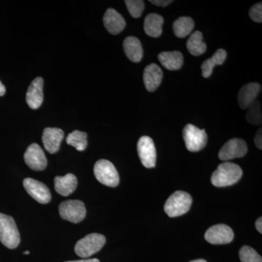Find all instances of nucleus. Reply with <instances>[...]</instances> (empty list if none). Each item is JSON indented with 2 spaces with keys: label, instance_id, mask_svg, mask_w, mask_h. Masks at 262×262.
I'll list each match as a JSON object with an SVG mask.
<instances>
[{
  "label": "nucleus",
  "instance_id": "obj_1",
  "mask_svg": "<svg viewBox=\"0 0 262 262\" xmlns=\"http://www.w3.org/2000/svg\"><path fill=\"white\" fill-rule=\"evenodd\" d=\"M243 176L242 168L237 164L225 162L220 164L211 177V183L216 187H225L236 184Z\"/></svg>",
  "mask_w": 262,
  "mask_h": 262
},
{
  "label": "nucleus",
  "instance_id": "obj_2",
  "mask_svg": "<svg viewBox=\"0 0 262 262\" xmlns=\"http://www.w3.org/2000/svg\"><path fill=\"white\" fill-rule=\"evenodd\" d=\"M192 203V198L189 193L177 191L169 196L164 210L169 217L180 216L189 211Z\"/></svg>",
  "mask_w": 262,
  "mask_h": 262
},
{
  "label": "nucleus",
  "instance_id": "obj_3",
  "mask_svg": "<svg viewBox=\"0 0 262 262\" xmlns=\"http://www.w3.org/2000/svg\"><path fill=\"white\" fill-rule=\"evenodd\" d=\"M0 241L5 247L14 249L20 244V233L15 220L10 215L0 213Z\"/></svg>",
  "mask_w": 262,
  "mask_h": 262
},
{
  "label": "nucleus",
  "instance_id": "obj_4",
  "mask_svg": "<svg viewBox=\"0 0 262 262\" xmlns=\"http://www.w3.org/2000/svg\"><path fill=\"white\" fill-rule=\"evenodd\" d=\"M106 243V237L103 234L92 233L88 234L80 239L75 245V251L81 258H89L98 252Z\"/></svg>",
  "mask_w": 262,
  "mask_h": 262
},
{
  "label": "nucleus",
  "instance_id": "obj_5",
  "mask_svg": "<svg viewBox=\"0 0 262 262\" xmlns=\"http://www.w3.org/2000/svg\"><path fill=\"white\" fill-rule=\"evenodd\" d=\"M94 175L103 185L110 187H117L120 182L118 172L115 165L106 160H99L94 165Z\"/></svg>",
  "mask_w": 262,
  "mask_h": 262
},
{
  "label": "nucleus",
  "instance_id": "obj_6",
  "mask_svg": "<svg viewBox=\"0 0 262 262\" xmlns=\"http://www.w3.org/2000/svg\"><path fill=\"white\" fill-rule=\"evenodd\" d=\"M183 138L186 147L189 151H199L205 148L208 136L204 129H200L192 124H188L183 130Z\"/></svg>",
  "mask_w": 262,
  "mask_h": 262
},
{
  "label": "nucleus",
  "instance_id": "obj_7",
  "mask_svg": "<svg viewBox=\"0 0 262 262\" xmlns=\"http://www.w3.org/2000/svg\"><path fill=\"white\" fill-rule=\"evenodd\" d=\"M59 214L63 220L72 223H80L85 218V206L83 202L80 201H63L59 206Z\"/></svg>",
  "mask_w": 262,
  "mask_h": 262
},
{
  "label": "nucleus",
  "instance_id": "obj_8",
  "mask_svg": "<svg viewBox=\"0 0 262 262\" xmlns=\"http://www.w3.org/2000/svg\"><path fill=\"white\" fill-rule=\"evenodd\" d=\"M137 150L142 165L146 168H155L157 153L152 139L149 136H141L138 141Z\"/></svg>",
  "mask_w": 262,
  "mask_h": 262
},
{
  "label": "nucleus",
  "instance_id": "obj_9",
  "mask_svg": "<svg viewBox=\"0 0 262 262\" xmlns=\"http://www.w3.org/2000/svg\"><path fill=\"white\" fill-rule=\"evenodd\" d=\"M234 236L230 227L221 224L210 227L205 234V239L213 245L228 244L233 241Z\"/></svg>",
  "mask_w": 262,
  "mask_h": 262
},
{
  "label": "nucleus",
  "instance_id": "obj_10",
  "mask_svg": "<svg viewBox=\"0 0 262 262\" xmlns=\"http://www.w3.org/2000/svg\"><path fill=\"white\" fill-rule=\"evenodd\" d=\"M248 151L246 141L241 139H230L222 146L219 152V158L224 161L243 158Z\"/></svg>",
  "mask_w": 262,
  "mask_h": 262
},
{
  "label": "nucleus",
  "instance_id": "obj_11",
  "mask_svg": "<svg viewBox=\"0 0 262 262\" xmlns=\"http://www.w3.org/2000/svg\"><path fill=\"white\" fill-rule=\"evenodd\" d=\"M24 158L26 164L33 170L41 171L47 167V158L42 148L37 144H31L24 153Z\"/></svg>",
  "mask_w": 262,
  "mask_h": 262
},
{
  "label": "nucleus",
  "instance_id": "obj_12",
  "mask_svg": "<svg viewBox=\"0 0 262 262\" xmlns=\"http://www.w3.org/2000/svg\"><path fill=\"white\" fill-rule=\"evenodd\" d=\"M24 187L29 195L38 203L46 204L51 200V194L46 184L31 178L24 180Z\"/></svg>",
  "mask_w": 262,
  "mask_h": 262
},
{
  "label": "nucleus",
  "instance_id": "obj_13",
  "mask_svg": "<svg viewBox=\"0 0 262 262\" xmlns=\"http://www.w3.org/2000/svg\"><path fill=\"white\" fill-rule=\"evenodd\" d=\"M64 137V133L57 127H47L43 131L42 143L45 149L51 154L58 152L61 141Z\"/></svg>",
  "mask_w": 262,
  "mask_h": 262
},
{
  "label": "nucleus",
  "instance_id": "obj_14",
  "mask_svg": "<svg viewBox=\"0 0 262 262\" xmlns=\"http://www.w3.org/2000/svg\"><path fill=\"white\" fill-rule=\"evenodd\" d=\"M43 84L44 80L42 77H37L29 85L26 96V101L29 107L32 110H37L42 105L44 98Z\"/></svg>",
  "mask_w": 262,
  "mask_h": 262
},
{
  "label": "nucleus",
  "instance_id": "obj_15",
  "mask_svg": "<svg viewBox=\"0 0 262 262\" xmlns=\"http://www.w3.org/2000/svg\"><path fill=\"white\" fill-rule=\"evenodd\" d=\"M103 24L105 28L112 34H118L125 29V19L117 10L110 8L106 10L103 16Z\"/></svg>",
  "mask_w": 262,
  "mask_h": 262
},
{
  "label": "nucleus",
  "instance_id": "obj_16",
  "mask_svg": "<svg viewBox=\"0 0 262 262\" xmlns=\"http://www.w3.org/2000/svg\"><path fill=\"white\" fill-rule=\"evenodd\" d=\"M261 91V84L257 82H250L245 84L239 90L238 103L243 110H246L253 102Z\"/></svg>",
  "mask_w": 262,
  "mask_h": 262
},
{
  "label": "nucleus",
  "instance_id": "obj_17",
  "mask_svg": "<svg viewBox=\"0 0 262 262\" xmlns=\"http://www.w3.org/2000/svg\"><path fill=\"white\" fill-rule=\"evenodd\" d=\"M163 73L159 66L151 63L146 67L144 72V84L149 92H154L159 87L163 80Z\"/></svg>",
  "mask_w": 262,
  "mask_h": 262
},
{
  "label": "nucleus",
  "instance_id": "obj_18",
  "mask_svg": "<svg viewBox=\"0 0 262 262\" xmlns=\"http://www.w3.org/2000/svg\"><path fill=\"white\" fill-rule=\"evenodd\" d=\"M55 189L62 196H69L75 192L77 187V179L74 174L68 173L64 177H56L54 179Z\"/></svg>",
  "mask_w": 262,
  "mask_h": 262
},
{
  "label": "nucleus",
  "instance_id": "obj_19",
  "mask_svg": "<svg viewBox=\"0 0 262 262\" xmlns=\"http://www.w3.org/2000/svg\"><path fill=\"white\" fill-rule=\"evenodd\" d=\"M123 48L125 55L131 61L138 63L142 59L144 51H143L140 40L138 38L135 37L125 38L123 42Z\"/></svg>",
  "mask_w": 262,
  "mask_h": 262
},
{
  "label": "nucleus",
  "instance_id": "obj_20",
  "mask_svg": "<svg viewBox=\"0 0 262 262\" xmlns=\"http://www.w3.org/2000/svg\"><path fill=\"white\" fill-rule=\"evenodd\" d=\"M158 59L165 69L170 71L180 70L184 63V57L179 51L163 52Z\"/></svg>",
  "mask_w": 262,
  "mask_h": 262
},
{
  "label": "nucleus",
  "instance_id": "obj_21",
  "mask_svg": "<svg viewBox=\"0 0 262 262\" xmlns=\"http://www.w3.org/2000/svg\"><path fill=\"white\" fill-rule=\"evenodd\" d=\"M164 19L157 13H150L144 20V29L145 33L151 37H159L163 32Z\"/></svg>",
  "mask_w": 262,
  "mask_h": 262
},
{
  "label": "nucleus",
  "instance_id": "obj_22",
  "mask_svg": "<svg viewBox=\"0 0 262 262\" xmlns=\"http://www.w3.org/2000/svg\"><path fill=\"white\" fill-rule=\"evenodd\" d=\"M227 53L225 50L219 49L213 55L211 58H208L203 62L201 65L202 75L205 78L211 77L213 73L215 66L222 65L225 63L227 58Z\"/></svg>",
  "mask_w": 262,
  "mask_h": 262
},
{
  "label": "nucleus",
  "instance_id": "obj_23",
  "mask_svg": "<svg viewBox=\"0 0 262 262\" xmlns=\"http://www.w3.org/2000/svg\"><path fill=\"white\" fill-rule=\"evenodd\" d=\"M187 48L192 56H201L207 50L206 43L203 42V34L199 31H196L191 34L188 39Z\"/></svg>",
  "mask_w": 262,
  "mask_h": 262
},
{
  "label": "nucleus",
  "instance_id": "obj_24",
  "mask_svg": "<svg viewBox=\"0 0 262 262\" xmlns=\"http://www.w3.org/2000/svg\"><path fill=\"white\" fill-rule=\"evenodd\" d=\"M194 27V20L190 17H180L174 21V34L179 38L187 37Z\"/></svg>",
  "mask_w": 262,
  "mask_h": 262
},
{
  "label": "nucleus",
  "instance_id": "obj_25",
  "mask_svg": "<svg viewBox=\"0 0 262 262\" xmlns=\"http://www.w3.org/2000/svg\"><path fill=\"white\" fill-rule=\"evenodd\" d=\"M67 144L74 146L77 151H82L88 146V135L86 133L80 130H75L67 136Z\"/></svg>",
  "mask_w": 262,
  "mask_h": 262
},
{
  "label": "nucleus",
  "instance_id": "obj_26",
  "mask_svg": "<svg viewBox=\"0 0 262 262\" xmlns=\"http://www.w3.org/2000/svg\"><path fill=\"white\" fill-rule=\"evenodd\" d=\"M248 113L246 115V120L251 125H261L262 115L261 103L259 101H254L247 108Z\"/></svg>",
  "mask_w": 262,
  "mask_h": 262
},
{
  "label": "nucleus",
  "instance_id": "obj_27",
  "mask_svg": "<svg viewBox=\"0 0 262 262\" xmlns=\"http://www.w3.org/2000/svg\"><path fill=\"white\" fill-rule=\"evenodd\" d=\"M239 256L241 262H262L261 256L253 248L248 246L241 248Z\"/></svg>",
  "mask_w": 262,
  "mask_h": 262
},
{
  "label": "nucleus",
  "instance_id": "obj_28",
  "mask_svg": "<svg viewBox=\"0 0 262 262\" xmlns=\"http://www.w3.org/2000/svg\"><path fill=\"white\" fill-rule=\"evenodd\" d=\"M127 10L134 18H138L142 14L144 10V2L141 0H126L125 1Z\"/></svg>",
  "mask_w": 262,
  "mask_h": 262
},
{
  "label": "nucleus",
  "instance_id": "obj_29",
  "mask_svg": "<svg viewBox=\"0 0 262 262\" xmlns=\"http://www.w3.org/2000/svg\"><path fill=\"white\" fill-rule=\"evenodd\" d=\"M249 15L252 20L256 23L262 22V4L261 3L253 5L249 11Z\"/></svg>",
  "mask_w": 262,
  "mask_h": 262
},
{
  "label": "nucleus",
  "instance_id": "obj_30",
  "mask_svg": "<svg viewBox=\"0 0 262 262\" xmlns=\"http://www.w3.org/2000/svg\"><path fill=\"white\" fill-rule=\"evenodd\" d=\"M149 2L151 4L159 7H166L173 3V1H171V0H150Z\"/></svg>",
  "mask_w": 262,
  "mask_h": 262
},
{
  "label": "nucleus",
  "instance_id": "obj_31",
  "mask_svg": "<svg viewBox=\"0 0 262 262\" xmlns=\"http://www.w3.org/2000/svg\"><path fill=\"white\" fill-rule=\"evenodd\" d=\"M262 133L261 128L258 130L256 133V136L254 138V142L256 146H257L258 149H261L262 148Z\"/></svg>",
  "mask_w": 262,
  "mask_h": 262
},
{
  "label": "nucleus",
  "instance_id": "obj_32",
  "mask_svg": "<svg viewBox=\"0 0 262 262\" xmlns=\"http://www.w3.org/2000/svg\"><path fill=\"white\" fill-rule=\"evenodd\" d=\"M256 228L257 229L258 232H259L260 234L262 233V218L260 217L258 218L257 220H256Z\"/></svg>",
  "mask_w": 262,
  "mask_h": 262
},
{
  "label": "nucleus",
  "instance_id": "obj_33",
  "mask_svg": "<svg viewBox=\"0 0 262 262\" xmlns=\"http://www.w3.org/2000/svg\"><path fill=\"white\" fill-rule=\"evenodd\" d=\"M66 262H100L97 258H89V259L77 260V261H70Z\"/></svg>",
  "mask_w": 262,
  "mask_h": 262
},
{
  "label": "nucleus",
  "instance_id": "obj_34",
  "mask_svg": "<svg viewBox=\"0 0 262 262\" xmlns=\"http://www.w3.org/2000/svg\"><path fill=\"white\" fill-rule=\"evenodd\" d=\"M5 92H6V89H5L4 84L2 83L1 81H0V96H4Z\"/></svg>",
  "mask_w": 262,
  "mask_h": 262
},
{
  "label": "nucleus",
  "instance_id": "obj_35",
  "mask_svg": "<svg viewBox=\"0 0 262 262\" xmlns=\"http://www.w3.org/2000/svg\"><path fill=\"white\" fill-rule=\"evenodd\" d=\"M190 262H207L205 259H196Z\"/></svg>",
  "mask_w": 262,
  "mask_h": 262
},
{
  "label": "nucleus",
  "instance_id": "obj_36",
  "mask_svg": "<svg viewBox=\"0 0 262 262\" xmlns=\"http://www.w3.org/2000/svg\"><path fill=\"white\" fill-rule=\"evenodd\" d=\"M29 251H25V252H24V254H26V255H28L29 254Z\"/></svg>",
  "mask_w": 262,
  "mask_h": 262
}]
</instances>
